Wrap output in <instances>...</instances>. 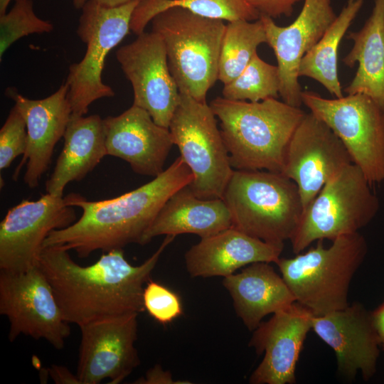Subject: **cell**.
<instances>
[{"label": "cell", "instance_id": "cell-7", "mask_svg": "<svg viewBox=\"0 0 384 384\" xmlns=\"http://www.w3.org/2000/svg\"><path fill=\"white\" fill-rule=\"evenodd\" d=\"M362 171L353 163L329 179L303 210L290 238L297 255L320 240L358 230L375 217L379 200Z\"/></svg>", "mask_w": 384, "mask_h": 384}, {"label": "cell", "instance_id": "cell-31", "mask_svg": "<svg viewBox=\"0 0 384 384\" xmlns=\"http://www.w3.org/2000/svg\"><path fill=\"white\" fill-rule=\"evenodd\" d=\"M144 310L156 321L167 324L183 313V306L179 296L151 279L146 282L143 291Z\"/></svg>", "mask_w": 384, "mask_h": 384}, {"label": "cell", "instance_id": "cell-9", "mask_svg": "<svg viewBox=\"0 0 384 384\" xmlns=\"http://www.w3.org/2000/svg\"><path fill=\"white\" fill-rule=\"evenodd\" d=\"M140 1L106 7L88 0L82 7L77 34L86 44V52L80 61L70 65L65 82L73 115L84 116L92 102L114 95L102 80L105 59L129 33L132 14Z\"/></svg>", "mask_w": 384, "mask_h": 384}, {"label": "cell", "instance_id": "cell-10", "mask_svg": "<svg viewBox=\"0 0 384 384\" xmlns=\"http://www.w3.org/2000/svg\"><path fill=\"white\" fill-rule=\"evenodd\" d=\"M302 100L339 138L371 186L384 181V110L372 98L358 93L327 99L302 91Z\"/></svg>", "mask_w": 384, "mask_h": 384}, {"label": "cell", "instance_id": "cell-15", "mask_svg": "<svg viewBox=\"0 0 384 384\" xmlns=\"http://www.w3.org/2000/svg\"><path fill=\"white\" fill-rule=\"evenodd\" d=\"M116 58L132 84L133 105L147 111L157 124L169 128L180 92L161 37L152 31H144L120 47Z\"/></svg>", "mask_w": 384, "mask_h": 384}, {"label": "cell", "instance_id": "cell-39", "mask_svg": "<svg viewBox=\"0 0 384 384\" xmlns=\"http://www.w3.org/2000/svg\"><path fill=\"white\" fill-rule=\"evenodd\" d=\"M88 0H73V4L75 9H82Z\"/></svg>", "mask_w": 384, "mask_h": 384}, {"label": "cell", "instance_id": "cell-3", "mask_svg": "<svg viewBox=\"0 0 384 384\" xmlns=\"http://www.w3.org/2000/svg\"><path fill=\"white\" fill-rule=\"evenodd\" d=\"M210 106L233 169L282 172L288 142L306 112L277 98L253 102L218 97Z\"/></svg>", "mask_w": 384, "mask_h": 384}, {"label": "cell", "instance_id": "cell-18", "mask_svg": "<svg viewBox=\"0 0 384 384\" xmlns=\"http://www.w3.org/2000/svg\"><path fill=\"white\" fill-rule=\"evenodd\" d=\"M68 92L65 82L54 93L40 100L24 97L15 87L6 90V95L14 101L27 128L26 149L13 179H17L20 171L26 166L23 181L31 188L38 186L51 163L55 146L63 137L70 119L72 110Z\"/></svg>", "mask_w": 384, "mask_h": 384}, {"label": "cell", "instance_id": "cell-23", "mask_svg": "<svg viewBox=\"0 0 384 384\" xmlns=\"http://www.w3.org/2000/svg\"><path fill=\"white\" fill-rule=\"evenodd\" d=\"M230 227L231 214L223 198H198L187 185L167 200L144 233L141 245L163 235L190 233L204 238Z\"/></svg>", "mask_w": 384, "mask_h": 384}, {"label": "cell", "instance_id": "cell-34", "mask_svg": "<svg viewBox=\"0 0 384 384\" xmlns=\"http://www.w3.org/2000/svg\"><path fill=\"white\" fill-rule=\"evenodd\" d=\"M134 383L140 384H176L191 383V382H176L172 378L169 370H164L160 365H155L150 368L144 377L138 379Z\"/></svg>", "mask_w": 384, "mask_h": 384}, {"label": "cell", "instance_id": "cell-28", "mask_svg": "<svg viewBox=\"0 0 384 384\" xmlns=\"http://www.w3.org/2000/svg\"><path fill=\"white\" fill-rule=\"evenodd\" d=\"M267 42L260 18L228 22L221 43L218 80L225 85L237 78L257 53V47Z\"/></svg>", "mask_w": 384, "mask_h": 384}, {"label": "cell", "instance_id": "cell-24", "mask_svg": "<svg viewBox=\"0 0 384 384\" xmlns=\"http://www.w3.org/2000/svg\"><path fill=\"white\" fill-rule=\"evenodd\" d=\"M63 139L62 151L46 183V193L56 196H63L69 183L81 181L107 156L104 121L97 114H71Z\"/></svg>", "mask_w": 384, "mask_h": 384}, {"label": "cell", "instance_id": "cell-32", "mask_svg": "<svg viewBox=\"0 0 384 384\" xmlns=\"http://www.w3.org/2000/svg\"><path fill=\"white\" fill-rule=\"evenodd\" d=\"M27 145L25 119L14 105L0 129V169L9 167L14 159L23 155Z\"/></svg>", "mask_w": 384, "mask_h": 384}, {"label": "cell", "instance_id": "cell-6", "mask_svg": "<svg viewBox=\"0 0 384 384\" xmlns=\"http://www.w3.org/2000/svg\"><path fill=\"white\" fill-rule=\"evenodd\" d=\"M162 38L168 65L179 91L206 102L218 78V62L225 25L179 7H170L151 20Z\"/></svg>", "mask_w": 384, "mask_h": 384}, {"label": "cell", "instance_id": "cell-38", "mask_svg": "<svg viewBox=\"0 0 384 384\" xmlns=\"http://www.w3.org/2000/svg\"><path fill=\"white\" fill-rule=\"evenodd\" d=\"M11 0H0V15L6 12L7 7Z\"/></svg>", "mask_w": 384, "mask_h": 384}, {"label": "cell", "instance_id": "cell-16", "mask_svg": "<svg viewBox=\"0 0 384 384\" xmlns=\"http://www.w3.org/2000/svg\"><path fill=\"white\" fill-rule=\"evenodd\" d=\"M336 16L331 0H304L298 16L287 26L277 25L270 16H260L267 43L277 59L279 96L284 102L297 107L302 105V90L299 82V63L323 36Z\"/></svg>", "mask_w": 384, "mask_h": 384}, {"label": "cell", "instance_id": "cell-22", "mask_svg": "<svg viewBox=\"0 0 384 384\" xmlns=\"http://www.w3.org/2000/svg\"><path fill=\"white\" fill-rule=\"evenodd\" d=\"M235 311L249 331H254L268 314L284 309L296 302L282 277L269 262L247 265L239 273L224 277Z\"/></svg>", "mask_w": 384, "mask_h": 384}, {"label": "cell", "instance_id": "cell-5", "mask_svg": "<svg viewBox=\"0 0 384 384\" xmlns=\"http://www.w3.org/2000/svg\"><path fill=\"white\" fill-rule=\"evenodd\" d=\"M223 199L233 227L265 242L290 240L304 207L296 183L280 172L235 170Z\"/></svg>", "mask_w": 384, "mask_h": 384}, {"label": "cell", "instance_id": "cell-36", "mask_svg": "<svg viewBox=\"0 0 384 384\" xmlns=\"http://www.w3.org/2000/svg\"><path fill=\"white\" fill-rule=\"evenodd\" d=\"M371 316L380 345L384 351V301L371 311Z\"/></svg>", "mask_w": 384, "mask_h": 384}, {"label": "cell", "instance_id": "cell-8", "mask_svg": "<svg viewBox=\"0 0 384 384\" xmlns=\"http://www.w3.org/2000/svg\"><path fill=\"white\" fill-rule=\"evenodd\" d=\"M178 105L169 129L193 178L188 187L202 199L223 198L234 169L217 117L210 105L179 91Z\"/></svg>", "mask_w": 384, "mask_h": 384}, {"label": "cell", "instance_id": "cell-14", "mask_svg": "<svg viewBox=\"0 0 384 384\" xmlns=\"http://www.w3.org/2000/svg\"><path fill=\"white\" fill-rule=\"evenodd\" d=\"M352 164L344 145L329 127L305 113L286 148L282 174L297 185L304 208L325 183Z\"/></svg>", "mask_w": 384, "mask_h": 384}, {"label": "cell", "instance_id": "cell-13", "mask_svg": "<svg viewBox=\"0 0 384 384\" xmlns=\"http://www.w3.org/2000/svg\"><path fill=\"white\" fill-rule=\"evenodd\" d=\"M139 314L103 317L79 326L77 373L81 384L124 380L140 364L135 348Z\"/></svg>", "mask_w": 384, "mask_h": 384}, {"label": "cell", "instance_id": "cell-30", "mask_svg": "<svg viewBox=\"0 0 384 384\" xmlns=\"http://www.w3.org/2000/svg\"><path fill=\"white\" fill-rule=\"evenodd\" d=\"M53 25L34 12L32 0H14L9 12L0 15V60L18 39L31 34L50 33Z\"/></svg>", "mask_w": 384, "mask_h": 384}, {"label": "cell", "instance_id": "cell-33", "mask_svg": "<svg viewBox=\"0 0 384 384\" xmlns=\"http://www.w3.org/2000/svg\"><path fill=\"white\" fill-rule=\"evenodd\" d=\"M260 15L271 18L290 16L294 6L301 0H247Z\"/></svg>", "mask_w": 384, "mask_h": 384}, {"label": "cell", "instance_id": "cell-17", "mask_svg": "<svg viewBox=\"0 0 384 384\" xmlns=\"http://www.w3.org/2000/svg\"><path fill=\"white\" fill-rule=\"evenodd\" d=\"M313 313L295 302L279 311L253 331L249 346L264 357L251 374L252 384H293L296 366L307 334L312 327Z\"/></svg>", "mask_w": 384, "mask_h": 384}, {"label": "cell", "instance_id": "cell-11", "mask_svg": "<svg viewBox=\"0 0 384 384\" xmlns=\"http://www.w3.org/2000/svg\"><path fill=\"white\" fill-rule=\"evenodd\" d=\"M0 314L9 320L11 342L25 335L44 339L60 350L70 334L69 323L39 265L21 272L0 270Z\"/></svg>", "mask_w": 384, "mask_h": 384}, {"label": "cell", "instance_id": "cell-27", "mask_svg": "<svg viewBox=\"0 0 384 384\" xmlns=\"http://www.w3.org/2000/svg\"><path fill=\"white\" fill-rule=\"evenodd\" d=\"M173 6L186 9L203 17L228 22L254 21L260 18L258 11L247 0H141L132 14L130 29L141 34L155 16Z\"/></svg>", "mask_w": 384, "mask_h": 384}, {"label": "cell", "instance_id": "cell-1", "mask_svg": "<svg viewBox=\"0 0 384 384\" xmlns=\"http://www.w3.org/2000/svg\"><path fill=\"white\" fill-rule=\"evenodd\" d=\"M166 235L154 253L139 265H131L123 249L104 252L95 263L82 266L60 246L43 247L39 266L49 281L65 320L78 326L106 316L143 312L144 284L165 248Z\"/></svg>", "mask_w": 384, "mask_h": 384}, {"label": "cell", "instance_id": "cell-29", "mask_svg": "<svg viewBox=\"0 0 384 384\" xmlns=\"http://www.w3.org/2000/svg\"><path fill=\"white\" fill-rule=\"evenodd\" d=\"M279 87L277 66L264 61L256 53L237 78L224 85L222 93L228 100L255 102L277 98Z\"/></svg>", "mask_w": 384, "mask_h": 384}, {"label": "cell", "instance_id": "cell-25", "mask_svg": "<svg viewBox=\"0 0 384 384\" xmlns=\"http://www.w3.org/2000/svg\"><path fill=\"white\" fill-rule=\"evenodd\" d=\"M347 38L353 45L342 60L349 68L358 63V68L344 92L366 95L384 110V0H375L363 26Z\"/></svg>", "mask_w": 384, "mask_h": 384}, {"label": "cell", "instance_id": "cell-4", "mask_svg": "<svg viewBox=\"0 0 384 384\" xmlns=\"http://www.w3.org/2000/svg\"><path fill=\"white\" fill-rule=\"evenodd\" d=\"M367 252L366 240L357 232L334 239L329 247L318 240L307 252L279 257L276 264L296 302L319 316L349 304L351 282Z\"/></svg>", "mask_w": 384, "mask_h": 384}, {"label": "cell", "instance_id": "cell-2", "mask_svg": "<svg viewBox=\"0 0 384 384\" xmlns=\"http://www.w3.org/2000/svg\"><path fill=\"white\" fill-rule=\"evenodd\" d=\"M193 178L180 156L153 180L119 196L91 201L79 193H69L65 196L68 205L80 208L82 213L68 227L51 231L43 247L60 246L85 258L97 250L108 252L131 243L141 245L167 200Z\"/></svg>", "mask_w": 384, "mask_h": 384}, {"label": "cell", "instance_id": "cell-26", "mask_svg": "<svg viewBox=\"0 0 384 384\" xmlns=\"http://www.w3.org/2000/svg\"><path fill=\"white\" fill-rule=\"evenodd\" d=\"M363 3L364 0H347L323 36L299 63V77L317 81L336 98L343 96L338 75V47Z\"/></svg>", "mask_w": 384, "mask_h": 384}, {"label": "cell", "instance_id": "cell-12", "mask_svg": "<svg viewBox=\"0 0 384 384\" xmlns=\"http://www.w3.org/2000/svg\"><path fill=\"white\" fill-rule=\"evenodd\" d=\"M75 221L74 206L63 196L46 193L37 201L23 199L1 221L0 270L21 272L38 265L49 233Z\"/></svg>", "mask_w": 384, "mask_h": 384}, {"label": "cell", "instance_id": "cell-20", "mask_svg": "<svg viewBox=\"0 0 384 384\" xmlns=\"http://www.w3.org/2000/svg\"><path fill=\"white\" fill-rule=\"evenodd\" d=\"M103 121L107 156L126 161L139 175L156 177L164 171L174 144L169 128L157 124L147 111L134 105Z\"/></svg>", "mask_w": 384, "mask_h": 384}, {"label": "cell", "instance_id": "cell-19", "mask_svg": "<svg viewBox=\"0 0 384 384\" xmlns=\"http://www.w3.org/2000/svg\"><path fill=\"white\" fill-rule=\"evenodd\" d=\"M311 330L334 350L343 377L351 380L360 372L367 381L374 376L380 345L371 311L362 304L356 302L343 309L314 315Z\"/></svg>", "mask_w": 384, "mask_h": 384}, {"label": "cell", "instance_id": "cell-21", "mask_svg": "<svg viewBox=\"0 0 384 384\" xmlns=\"http://www.w3.org/2000/svg\"><path fill=\"white\" fill-rule=\"evenodd\" d=\"M283 248L230 227L201 238L186 252L185 264L192 277H225L255 262L276 263Z\"/></svg>", "mask_w": 384, "mask_h": 384}, {"label": "cell", "instance_id": "cell-35", "mask_svg": "<svg viewBox=\"0 0 384 384\" xmlns=\"http://www.w3.org/2000/svg\"><path fill=\"white\" fill-rule=\"evenodd\" d=\"M47 374L56 384H81L78 375L63 366L52 365L48 368Z\"/></svg>", "mask_w": 384, "mask_h": 384}, {"label": "cell", "instance_id": "cell-37", "mask_svg": "<svg viewBox=\"0 0 384 384\" xmlns=\"http://www.w3.org/2000/svg\"><path fill=\"white\" fill-rule=\"evenodd\" d=\"M97 4L106 7H116L125 4L132 0H94Z\"/></svg>", "mask_w": 384, "mask_h": 384}]
</instances>
